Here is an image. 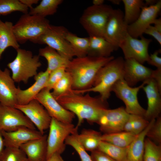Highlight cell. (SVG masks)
Masks as SVG:
<instances>
[{"instance_id":"1","label":"cell","mask_w":161,"mask_h":161,"mask_svg":"<svg viewBox=\"0 0 161 161\" xmlns=\"http://www.w3.org/2000/svg\"><path fill=\"white\" fill-rule=\"evenodd\" d=\"M65 109L72 112L78 118V128L85 120L90 124L97 123L103 112L108 109L107 101L100 96L93 97L89 93L85 95L74 92L72 89L56 98Z\"/></svg>"},{"instance_id":"2","label":"cell","mask_w":161,"mask_h":161,"mask_svg":"<svg viewBox=\"0 0 161 161\" xmlns=\"http://www.w3.org/2000/svg\"><path fill=\"white\" fill-rule=\"evenodd\" d=\"M114 58L113 56L100 57L88 55L73 58L66 68L72 78V89L79 92L91 88L99 70Z\"/></svg>"},{"instance_id":"3","label":"cell","mask_w":161,"mask_h":161,"mask_svg":"<svg viewBox=\"0 0 161 161\" xmlns=\"http://www.w3.org/2000/svg\"><path fill=\"white\" fill-rule=\"evenodd\" d=\"M124 61L121 57L114 58L99 70L91 88L79 92L73 90V92L81 94L91 92H98L103 100L107 101L113 85L118 80L123 78Z\"/></svg>"},{"instance_id":"4","label":"cell","mask_w":161,"mask_h":161,"mask_svg":"<svg viewBox=\"0 0 161 161\" xmlns=\"http://www.w3.org/2000/svg\"><path fill=\"white\" fill-rule=\"evenodd\" d=\"M16 50V58L7 66L12 71V78L15 82L26 84L30 78L37 74V70L42 65L40 56L33 55L30 50L20 48Z\"/></svg>"},{"instance_id":"5","label":"cell","mask_w":161,"mask_h":161,"mask_svg":"<svg viewBox=\"0 0 161 161\" xmlns=\"http://www.w3.org/2000/svg\"><path fill=\"white\" fill-rule=\"evenodd\" d=\"M45 18L28 13L23 14L13 25L14 33L18 43L31 41L43 33L50 26Z\"/></svg>"},{"instance_id":"6","label":"cell","mask_w":161,"mask_h":161,"mask_svg":"<svg viewBox=\"0 0 161 161\" xmlns=\"http://www.w3.org/2000/svg\"><path fill=\"white\" fill-rule=\"evenodd\" d=\"M113 9L103 4L89 6L84 11L79 22L89 36L103 37L106 25Z\"/></svg>"},{"instance_id":"7","label":"cell","mask_w":161,"mask_h":161,"mask_svg":"<svg viewBox=\"0 0 161 161\" xmlns=\"http://www.w3.org/2000/svg\"><path fill=\"white\" fill-rule=\"evenodd\" d=\"M68 31L63 26L50 24L43 33L31 41L36 44H47L55 50L62 57L70 61L75 55L66 38Z\"/></svg>"},{"instance_id":"8","label":"cell","mask_w":161,"mask_h":161,"mask_svg":"<svg viewBox=\"0 0 161 161\" xmlns=\"http://www.w3.org/2000/svg\"><path fill=\"white\" fill-rule=\"evenodd\" d=\"M78 128L72 123H65L52 118L47 136V159L55 153L61 154L65 151L66 139L78 133Z\"/></svg>"},{"instance_id":"9","label":"cell","mask_w":161,"mask_h":161,"mask_svg":"<svg viewBox=\"0 0 161 161\" xmlns=\"http://www.w3.org/2000/svg\"><path fill=\"white\" fill-rule=\"evenodd\" d=\"M146 83V81H144L139 86L133 87L129 86L122 78L118 80L113 86L112 91L123 102L126 106L125 110L129 114L144 117L146 110L139 103L137 95L140 90Z\"/></svg>"},{"instance_id":"10","label":"cell","mask_w":161,"mask_h":161,"mask_svg":"<svg viewBox=\"0 0 161 161\" xmlns=\"http://www.w3.org/2000/svg\"><path fill=\"white\" fill-rule=\"evenodd\" d=\"M140 37V39L133 38L128 33L119 48L123 51L125 59H133L143 64L148 60V48L152 40L143 35Z\"/></svg>"},{"instance_id":"11","label":"cell","mask_w":161,"mask_h":161,"mask_svg":"<svg viewBox=\"0 0 161 161\" xmlns=\"http://www.w3.org/2000/svg\"><path fill=\"white\" fill-rule=\"evenodd\" d=\"M23 127L36 129L35 126L21 111L0 103V131H11Z\"/></svg>"},{"instance_id":"12","label":"cell","mask_w":161,"mask_h":161,"mask_svg":"<svg viewBox=\"0 0 161 161\" xmlns=\"http://www.w3.org/2000/svg\"><path fill=\"white\" fill-rule=\"evenodd\" d=\"M129 115L123 106L114 109H108L103 112L97 123L103 134L121 131Z\"/></svg>"},{"instance_id":"13","label":"cell","mask_w":161,"mask_h":161,"mask_svg":"<svg viewBox=\"0 0 161 161\" xmlns=\"http://www.w3.org/2000/svg\"><path fill=\"white\" fill-rule=\"evenodd\" d=\"M50 91L44 88L35 99L45 109L51 118L65 123H72L75 115L64 108L52 95Z\"/></svg>"},{"instance_id":"14","label":"cell","mask_w":161,"mask_h":161,"mask_svg":"<svg viewBox=\"0 0 161 161\" xmlns=\"http://www.w3.org/2000/svg\"><path fill=\"white\" fill-rule=\"evenodd\" d=\"M128 26L124 20V13L120 9H113L105 27L103 37L118 49L128 33Z\"/></svg>"},{"instance_id":"15","label":"cell","mask_w":161,"mask_h":161,"mask_svg":"<svg viewBox=\"0 0 161 161\" xmlns=\"http://www.w3.org/2000/svg\"><path fill=\"white\" fill-rule=\"evenodd\" d=\"M15 107L21 111L41 134L49 129L51 117L44 107L34 99L24 105L16 104Z\"/></svg>"},{"instance_id":"16","label":"cell","mask_w":161,"mask_h":161,"mask_svg":"<svg viewBox=\"0 0 161 161\" xmlns=\"http://www.w3.org/2000/svg\"><path fill=\"white\" fill-rule=\"evenodd\" d=\"M161 9V1L155 4L144 6L137 19L127 27L128 33L131 37L138 38L143 35L146 29L157 18Z\"/></svg>"},{"instance_id":"17","label":"cell","mask_w":161,"mask_h":161,"mask_svg":"<svg viewBox=\"0 0 161 161\" xmlns=\"http://www.w3.org/2000/svg\"><path fill=\"white\" fill-rule=\"evenodd\" d=\"M154 71L134 59L124 60L123 79L130 86L153 78Z\"/></svg>"},{"instance_id":"18","label":"cell","mask_w":161,"mask_h":161,"mask_svg":"<svg viewBox=\"0 0 161 161\" xmlns=\"http://www.w3.org/2000/svg\"><path fill=\"white\" fill-rule=\"evenodd\" d=\"M148 100V107L144 118L150 121L160 116L161 112V93L156 82L153 78L146 80L142 88Z\"/></svg>"},{"instance_id":"19","label":"cell","mask_w":161,"mask_h":161,"mask_svg":"<svg viewBox=\"0 0 161 161\" xmlns=\"http://www.w3.org/2000/svg\"><path fill=\"white\" fill-rule=\"evenodd\" d=\"M5 147L20 148L21 145L32 140L41 137L44 135L36 129L26 127L11 131H1Z\"/></svg>"},{"instance_id":"20","label":"cell","mask_w":161,"mask_h":161,"mask_svg":"<svg viewBox=\"0 0 161 161\" xmlns=\"http://www.w3.org/2000/svg\"><path fill=\"white\" fill-rule=\"evenodd\" d=\"M10 75V71L6 68H0V103L8 106L14 107L17 104L18 87Z\"/></svg>"},{"instance_id":"21","label":"cell","mask_w":161,"mask_h":161,"mask_svg":"<svg viewBox=\"0 0 161 161\" xmlns=\"http://www.w3.org/2000/svg\"><path fill=\"white\" fill-rule=\"evenodd\" d=\"M49 75V73L46 70L41 72L34 77L35 82L30 87L24 90L18 87L17 104L26 105L35 99L38 94L45 88Z\"/></svg>"},{"instance_id":"22","label":"cell","mask_w":161,"mask_h":161,"mask_svg":"<svg viewBox=\"0 0 161 161\" xmlns=\"http://www.w3.org/2000/svg\"><path fill=\"white\" fill-rule=\"evenodd\" d=\"M47 135L30 141L20 148L25 154L27 161H46L47 159Z\"/></svg>"},{"instance_id":"23","label":"cell","mask_w":161,"mask_h":161,"mask_svg":"<svg viewBox=\"0 0 161 161\" xmlns=\"http://www.w3.org/2000/svg\"><path fill=\"white\" fill-rule=\"evenodd\" d=\"M156 119L150 120L147 127L138 134L128 146L125 158L123 161H143L144 140L146 134L153 125Z\"/></svg>"},{"instance_id":"24","label":"cell","mask_w":161,"mask_h":161,"mask_svg":"<svg viewBox=\"0 0 161 161\" xmlns=\"http://www.w3.org/2000/svg\"><path fill=\"white\" fill-rule=\"evenodd\" d=\"M87 55L96 57H108L118 48L106 40L103 37L89 36Z\"/></svg>"},{"instance_id":"25","label":"cell","mask_w":161,"mask_h":161,"mask_svg":"<svg viewBox=\"0 0 161 161\" xmlns=\"http://www.w3.org/2000/svg\"><path fill=\"white\" fill-rule=\"evenodd\" d=\"M13 25L11 22H3L0 19V59L7 48L12 47L16 50L20 48L13 31Z\"/></svg>"},{"instance_id":"26","label":"cell","mask_w":161,"mask_h":161,"mask_svg":"<svg viewBox=\"0 0 161 161\" xmlns=\"http://www.w3.org/2000/svg\"><path fill=\"white\" fill-rule=\"evenodd\" d=\"M38 55L44 57L47 60L48 66L46 70L49 74L58 68L62 67L66 68L70 61L62 57L55 50L47 46L39 49Z\"/></svg>"},{"instance_id":"27","label":"cell","mask_w":161,"mask_h":161,"mask_svg":"<svg viewBox=\"0 0 161 161\" xmlns=\"http://www.w3.org/2000/svg\"><path fill=\"white\" fill-rule=\"evenodd\" d=\"M101 132L91 129H84L76 134L77 138L86 151L97 150L101 140Z\"/></svg>"},{"instance_id":"28","label":"cell","mask_w":161,"mask_h":161,"mask_svg":"<svg viewBox=\"0 0 161 161\" xmlns=\"http://www.w3.org/2000/svg\"><path fill=\"white\" fill-rule=\"evenodd\" d=\"M137 135L124 131L107 134H103L101 141L117 146L125 148L128 147Z\"/></svg>"},{"instance_id":"29","label":"cell","mask_w":161,"mask_h":161,"mask_svg":"<svg viewBox=\"0 0 161 161\" xmlns=\"http://www.w3.org/2000/svg\"><path fill=\"white\" fill-rule=\"evenodd\" d=\"M125 13L124 20L128 25L134 22L138 17L143 7L144 6V1L142 0H123Z\"/></svg>"},{"instance_id":"30","label":"cell","mask_w":161,"mask_h":161,"mask_svg":"<svg viewBox=\"0 0 161 161\" xmlns=\"http://www.w3.org/2000/svg\"><path fill=\"white\" fill-rule=\"evenodd\" d=\"M66 38L70 44L75 56L80 57L87 55L89 44V37H80L68 31Z\"/></svg>"},{"instance_id":"31","label":"cell","mask_w":161,"mask_h":161,"mask_svg":"<svg viewBox=\"0 0 161 161\" xmlns=\"http://www.w3.org/2000/svg\"><path fill=\"white\" fill-rule=\"evenodd\" d=\"M63 1L62 0H42L36 7L30 9L29 13L45 18L54 14Z\"/></svg>"},{"instance_id":"32","label":"cell","mask_w":161,"mask_h":161,"mask_svg":"<svg viewBox=\"0 0 161 161\" xmlns=\"http://www.w3.org/2000/svg\"><path fill=\"white\" fill-rule=\"evenodd\" d=\"M128 147H121L101 141L97 150L104 153L116 161H123L126 156Z\"/></svg>"},{"instance_id":"33","label":"cell","mask_w":161,"mask_h":161,"mask_svg":"<svg viewBox=\"0 0 161 161\" xmlns=\"http://www.w3.org/2000/svg\"><path fill=\"white\" fill-rule=\"evenodd\" d=\"M29 8L19 0H0V16H6L16 11L28 13Z\"/></svg>"},{"instance_id":"34","label":"cell","mask_w":161,"mask_h":161,"mask_svg":"<svg viewBox=\"0 0 161 161\" xmlns=\"http://www.w3.org/2000/svg\"><path fill=\"white\" fill-rule=\"evenodd\" d=\"M143 161H161V145L145 138Z\"/></svg>"},{"instance_id":"35","label":"cell","mask_w":161,"mask_h":161,"mask_svg":"<svg viewBox=\"0 0 161 161\" xmlns=\"http://www.w3.org/2000/svg\"><path fill=\"white\" fill-rule=\"evenodd\" d=\"M72 80L69 74L66 72L61 79L55 85L51 92L55 99L72 90Z\"/></svg>"},{"instance_id":"36","label":"cell","mask_w":161,"mask_h":161,"mask_svg":"<svg viewBox=\"0 0 161 161\" xmlns=\"http://www.w3.org/2000/svg\"><path fill=\"white\" fill-rule=\"evenodd\" d=\"M0 161H27L26 156L20 148L5 147Z\"/></svg>"},{"instance_id":"37","label":"cell","mask_w":161,"mask_h":161,"mask_svg":"<svg viewBox=\"0 0 161 161\" xmlns=\"http://www.w3.org/2000/svg\"><path fill=\"white\" fill-rule=\"evenodd\" d=\"M76 133L69 136L65 141V144L72 147L77 152L80 161H93L90 155L84 149L78 141Z\"/></svg>"},{"instance_id":"38","label":"cell","mask_w":161,"mask_h":161,"mask_svg":"<svg viewBox=\"0 0 161 161\" xmlns=\"http://www.w3.org/2000/svg\"><path fill=\"white\" fill-rule=\"evenodd\" d=\"M146 136L157 145H161V117L156 119L154 123L147 132Z\"/></svg>"},{"instance_id":"39","label":"cell","mask_w":161,"mask_h":161,"mask_svg":"<svg viewBox=\"0 0 161 161\" xmlns=\"http://www.w3.org/2000/svg\"><path fill=\"white\" fill-rule=\"evenodd\" d=\"M66 72V68L57 69L49 74L48 79L44 88L49 90L52 89L55 85L63 77Z\"/></svg>"},{"instance_id":"40","label":"cell","mask_w":161,"mask_h":161,"mask_svg":"<svg viewBox=\"0 0 161 161\" xmlns=\"http://www.w3.org/2000/svg\"><path fill=\"white\" fill-rule=\"evenodd\" d=\"M130 114L132 120L133 133L135 135H138L147 127L150 121L141 116Z\"/></svg>"},{"instance_id":"41","label":"cell","mask_w":161,"mask_h":161,"mask_svg":"<svg viewBox=\"0 0 161 161\" xmlns=\"http://www.w3.org/2000/svg\"><path fill=\"white\" fill-rule=\"evenodd\" d=\"M90 156L93 161H116L97 149L91 152Z\"/></svg>"},{"instance_id":"42","label":"cell","mask_w":161,"mask_h":161,"mask_svg":"<svg viewBox=\"0 0 161 161\" xmlns=\"http://www.w3.org/2000/svg\"><path fill=\"white\" fill-rule=\"evenodd\" d=\"M160 49L156 50L153 53L149 55L147 63L150 65L154 66L157 69H161V58L159 56Z\"/></svg>"},{"instance_id":"43","label":"cell","mask_w":161,"mask_h":161,"mask_svg":"<svg viewBox=\"0 0 161 161\" xmlns=\"http://www.w3.org/2000/svg\"><path fill=\"white\" fill-rule=\"evenodd\" d=\"M144 33L153 37L161 45V32H159L154 27L149 25L145 30Z\"/></svg>"},{"instance_id":"44","label":"cell","mask_w":161,"mask_h":161,"mask_svg":"<svg viewBox=\"0 0 161 161\" xmlns=\"http://www.w3.org/2000/svg\"><path fill=\"white\" fill-rule=\"evenodd\" d=\"M153 79L156 82L159 90L161 92V69L154 70Z\"/></svg>"},{"instance_id":"45","label":"cell","mask_w":161,"mask_h":161,"mask_svg":"<svg viewBox=\"0 0 161 161\" xmlns=\"http://www.w3.org/2000/svg\"><path fill=\"white\" fill-rule=\"evenodd\" d=\"M133 130L132 120L131 115L129 114L128 120L124 125L123 131L133 133Z\"/></svg>"},{"instance_id":"46","label":"cell","mask_w":161,"mask_h":161,"mask_svg":"<svg viewBox=\"0 0 161 161\" xmlns=\"http://www.w3.org/2000/svg\"><path fill=\"white\" fill-rule=\"evenodd\" d=\"M46 161H64V160L61 154L56 153L52 154Z\"/></svg>"},{"instance_id":"47","label":"cell","mask_w":161,"mask_h":161,"mask_svg":"<svg viewBox=\"0 0 161 161\" xmlns=\"http://www.w3.org/2000/svg\"><path fill=\"white\" fill-rule=\"evenodd\" d=\"M23 4L26 6L28 8L30 9L32 7V5L34 4H37L38 0H19Z\"/></svg>"},{"instance_id":"48","label":"cell","mask_w":161,"mask_h":161,"mask_svg":"<svg viewBox=\"0 0 161 161\" xmlns=\"http://www.w3.org/2000/svg\"><path fill=\"white\" fill-rule=\"evenodd\" d=\"M154 24V27L160 32H161V18H156L152 23Z\"/></svg>"},{"instance_id":"49","label":"cell","mask_w":161,"mask_h":161,"mask_svg":"<svg viewBox=\"0 0 161 161\" xmlns=\"http://www.w3.org/2000/svg\"><path fill=\"white\" fill-rule=\"evenodd\" d=\"M5 147L4 138L1 133L0 131V157Z\"/></svg>"},{"instance_id":"50","label":"cell","mask_w":161,"mask_h":161,"mask_svg":"<svg viewBox=\"0 0 161 161\" xmlns=\"http://www.w3.org/2000/svg\"><path fill=\"white\" fill-rule=\"evenodd\" d=\"M158 0H145L144 2V6H148L155 4Z\"/></svg>"},{"instance_id":"51","label":"cell","mask_w":161,"mask_h":161,"mask_svg":"<svg viewBox=\"0 0 161 161\" xmlns=\"http://www.w3.org/2000/svg\"><path fill=\"white\" fill-rule=\"evenodd\" d=\"M93 5L99 6L103 4L104 2V0H93L92 1Z\"/></svg>"},{"instance_id":"52","label":"cell","mask_w":161,"mask_h":161,"mask_svg":"<svg viewBox=\"0 0 161 161\" xmlns=\"http://www.w3.org/2000/svg\"><path fill=\"white\" fill-rule=\"evenodd\" d=\"M109 1L112 3L114 4L118 5L119 4L122 0H110Z\"/></svg>"}]
</instances>
